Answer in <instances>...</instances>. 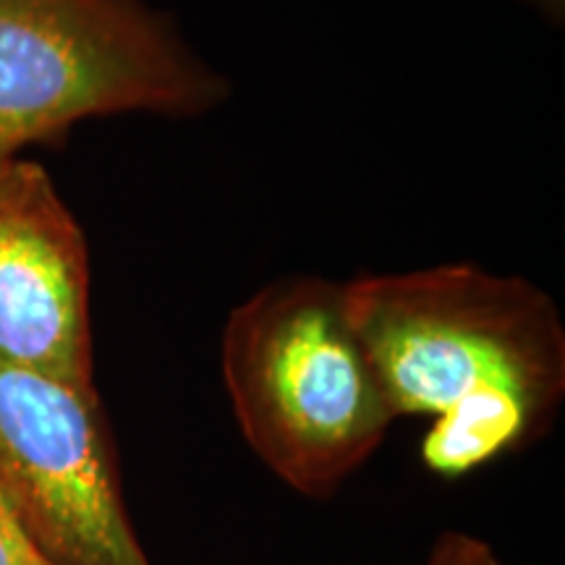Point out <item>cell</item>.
I'll return each mask as SVG.
<instances>
[{"mask_svg": "<svg viewBox=\"0 0 565 565\" xmlns=\"http://www.w3.org/2000/svg\"><path fill=\"white\" fill-rule=\"evenodd\" d=\"M345 312L398 416L429 419L422 461L461 479L550 433L565 330L534 282L477 265L343 282Z\"/></svg>", "mask_w": 565, "mask_h": 565, "instance_id": "6da1fadb", "label": "cell"}, {"mask_svg": "<svg viewBox=\"0 0 565 565\" xmlns=\"http://www.w3.org/2000/svg\"><path fill=\"white\" fill-rule=\"evenodd\" d=\"M221 366L246 445L307 498H330L395 422L338 282L259 288L225 322Z\"/></svg>", "mask_w": 565, "mask_h": 565, "instance_id": "7a4b0ae2", "label": "cell"}, {"mask_svg": "<svg viewBox=\"0 0 565 565\" xmlns=\"http://www.w3.org/2000/svg\"><path fill=\"white\" fill-rule=\"evenodd\" d=\"M223 95L145 0H0V158L84 118L200 116Z\"/></svg>", "mask_w": 565, "mask_h": 565, "instance_id": "3957f363", "label": "cell"}, {"mask_svg": "<svg viewBox=\"0 0 565 565\" xmlns=\"http://www.w3.org/2000/svg\"><path fill=\"white\" fill-rule=\"evenodd\" d=\"M0 492L47 565H152L95 387L0 364Z\"/></svg>", "mask_w": 565, "mask_h": 565, "instance_id": "277c9868", "label": "cell"}, {"mask_svg": "<svg viewBox=\"0 0 565 565\" xmlns=\"http://www.w3.org/2000/svg\"><path fill=\"white\" fill-rule=\"evenodd\" d=\"M0 364L95 387L89 254L45 168L0 158Z\"/></svg>", "mask_w": 565, "mask_h": 565, "instance_id": "5b68a950", "label": "cell"}, {"mask_svg": "<svg viewBox=\"0 0 565 565\" xmlns=\"http://www.w3.org/2000/svg\"><path fill=\"white\" fill-rule=\"evenodd\" d=\"M0 565H47L26 534L21 532L17 515L11 513L6 503L3 492H0Z\"/></svg>", "mask_w": 565, "mask_h": 565, "instance_id": "8992f818", "label": "cell"}, {"mask_svg": "<svg viewBox=\"0 0 565 565\" xmlns=\"http://www.w3.org/2000/svg\"><path fill=\"white\" fill-rule=\"evenodd\" d=\"M487 542L463 532H448L435 542L424 565H477Z\"/></svg>", "mask_w": 565, "mask_h": 565, "instance_id": "52a82bcc", "label": "cell"}, {"mask_svg": "<svg viewBox=\"0 0 565 565\" xmlns=\"http://www.w3.org/2000/svg\"><path fill=\"white\" fill-rule=\"evenodd\" d=\"M540 9L542 13H547L550 19H563V9H565V0H526Z\"/></svg>", "mask_w": 565, "mask_h": 565, "instance_id": "ba28073f", "label": "cell"}, {"mask_svg": "<svg viewBox=\"0 0 565 565\" xmlns=\"http://www.w3.org/2000/svg\"><path fill=\"white\" fill-rule=\"evenodd\" d=\"M477 565H503V561H500L498 555H494V550L487 545L484 547V553H482V557H479V563Z\"/></svg>", "mask_w": 565, "mask_h": 565, "instance_id": "9c48e42d", "label": "cell"}]
</instances>
